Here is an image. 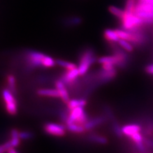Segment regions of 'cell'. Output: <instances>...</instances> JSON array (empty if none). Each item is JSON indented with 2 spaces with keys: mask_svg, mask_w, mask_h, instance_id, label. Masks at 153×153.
<instances>
[{
  "mask_svg": "<svg viewBox=\"0 0 153 153\" xmlns=\"http://www.w3.org/2000/svg\"><path fill=\"white\" fill-rule=\"evenodd\" d=\"M108 10L112 14H113L114 16H116L117 17L121 19L123 17V16L124 15V13H125V12L123 11V10H121V8H117V7H114V6L110 7L108 8Z\"/></svg>",
  "mask_w": 153,
  "mask_h": 153,
  "instance_id": "22",
  "label": "cell"
},
{
  "mask_svg": "<svg viewBox=\"0 0 153 153\" xmlns=\"http://www.w3.org/2000/svg\"><path fill=\"white\" fill-rule=\"evenodd\" d=\"M45 132L52 136L61 137L65 135L66 128L61 124L54 123H47L44 126Z\"/></svg>",
  "mask_w": 153,
  "mask_h": 153,
  "instance_id": "7",
  "label": "cell"
},
{
  "mask_svg": "<svg viewBox=\"0 0 153 153\" xmlns=\"http://www.w3.org/2000/svg\"><path fill=\"white\" fill-rule=\"evenodd\" d=\"M1 94L7 112L12 116L16 115L17 112V103L14 97L15 94L12 93L8 88L3 89Z\"/></svg>",
  "mask_w": 153,
  "mask_h": 153,
  "instance_id": "4",
  "label": "cell"
},
{
  "mask_svg": "<svg viewBox=\"0 0 153 153\" xmlns=\"http://www.w3.org/2000/svg\"><path fill=\"white\" fill-rule=\"evenodd\" d=\"M104 36L107 41L112 42H118L120 40L116 31L111 29H107L104 31Z\"/></svg>",
  "mask_w": 153,
  "mask_h": 153,
  "instance_id": "17",
  "label": "cell"
},
{
  "mask_svg": "<svg viewBox=\"0 0 153 153\" xmlns=\"http://www.w3.org/2000/svg\"><path fill=\"white\" fill-rule=\"evenodd\" d=\"M89 119L88 114L83 107H79L69 111L68 117L65 123L71 122L84 125Z\"/></svg>",
  "mask_w": 153,
  "mask_h": 153,
  "instance_id": "5",
  "label": "cell"
},
{
  "mask_svg": "<svg viewBox=\"0 0 153 153\" xmlns=\"http://www.w3.org/2000/svg\"><path fill=\"white\" fill-rule=\"evenodd\" d=\"M88 139L90 142L100 145H105L108 143V140L106 137L96 133L89 134L88 137Z\"/></svg>",
  "mask_w": 153,
  "mask_h": 153,
  "instance_id": "15",
  "label": "cell"
},
{
  "mask_svg": "<svg viewBox=\"0 0 153 153\" xmlns=\"http://www.w3.org/2000/svg\"><path fill=\"white\" fill-rule=\"evenodd\" d=\"M118 43H119V44L120 45V46H121L124 50H126L128 52H131L133 49V47L132 45L130 44V42L126 40L120 39L119 40Z\"/></svg>",
  "mask_w": 153,
  "mask_h": 153,
  "instance_id": "25",
  "label": "cell"
},
{
  "mask_svg": "<svg viewBox=\"0 0 153 153\" xmlns=\"http://www.w3.org/2000/svg\"><path fill=\"white\" fill-rule=\"evenodd\" d=\"M12 146L9 141L4 143L3 144L0 145V153H4L8 151L10 148H12Z\"/></svg>",
  "mask_w": 153,
  "mask_h": 153,
  "instance_id": "28",
  "label": "cell"
},
{
  "mask_svg": "<svg viewBox=\"0 0 153 153\" xmlns=\"http://www.w3.org/2000/svg\"><path fill=\"white\" fill-rule=\"evenodd\" d=\"M146 71L149 74H153V64L147 66Z\"/></svg>",
  "mask_w": 153,
  "mask_h": 153,
  "instance_id": "29",
  "label": "cell"
},
{
  "mask_svg": "<svg viewBox=\"0 0 153 153\" xmlns=\"http://www.w3.org/2000/svg\"><path fill=\"white\" fill-rule=\"evenodd\" d=\"M107 120V116H99L93 117L91 119H89L88 121L84 124V128L85 131H90L93 130L94 128L101 125Z\"/></svg>",
  "mask_w": 153,
  "mask_h": 153,
  "instance_id": "9",
  "label": "cell"
},
{
  "mask_svg": "<svg viewBox=\"0 0 153 153\" xmlns=\"http://www.w3.org/2000/svg\"><path fill=\"white\" fill-rule=\"evenodd\" d=\"M7 84L8 89L14 94H17V85H16V79L14 75L9 74L7 76Z\"/></svg>",
  "mask_w": 153,
  "mask_h": 153,
  "instance_id": "19",
  "label": "cell"
},
{
  "mask_svg": "<svg viewBox=\"0 0 153 153\" xmlns=\"http://www.w3.org/2000/svg\"><path fill=\"white\" fill-rule=\"evenodd\" d=\"M97 61V57L92 49H85L84 50L79 58L78 70L80 75H84L87 73L90 66Z\"/></svg>",
  "mask_w": 153,
  "mask_h": 153,
  "instance_id": "1",
  "label": "cell"
},
{
  "mask_svg": "<svg viewBox=\"0 0 153 153\" xmlns=\"http://www.w3.org/2000/svg\"><path fill=\"white\" fill-rule=\"evenodd\" d=\"M135 0H127L125 12L132 13L135 12Z\"/></svg>",
  "mask_w": 153,
  "mask_h": 153,
  "instance_id": "26",
  "label": "cell"
},
{
  "mask_svg": "<svg viewBox=\"0 0 153 153\" xmlns=\"http://www.w3.org/2000/svg\"><path fill=\"white\" fill-rule=\"evenodd\" d=\"M46 55L42 52L29 50L26 51L25 56L27 61V66L29 70L38 67H43V61Z\"/></svg>",
  "mask_w": 153,
  "mask_h": 153,
  "instance_id": "2",
  "label": "cell"
},
{
  "mask_svg": "<svg viewBox=\"0 0 153 153\" xmlns=\"http://www.w3.org/2000/svg\"><path fill=\"white\" fill-rule=\"evenodd\" d=\"M135 13L146 22L153 21V5L143 1H140L135 6Z\"/></svg>",
  "mask_w": 153,
  "mask_h": 153,
  "instance_id": "3",
  "label": "cell"
},
{
  "mask_svg": "<svg viewBox=\"0 0 153 153\" xmlns=\"http://www.w3.org/2000/svg\"><path fill=\"white\" fill-rule=\"evenodd\" d=\"M87 104V102L86 100L84 98H81V99H72V100H70V101L66 103L67 105V108L69 111L70 110L75 108L76 107H84L85 106V105Z\"/></svg>",
  "mask_w": 153,
  "mask_h": 153,
  "instance_id": "16",
  "label": "cell"
},
{
  "mask_svg": "<svg viewBox=\"0 0 153 153\" xmlns=\"http://www.w3.org/2000/svg\"><path fill=\"white\" fill-rule=\"evenodd\" d=\"M55 85L56 89L59 91L60 94V98L63 100V102L65 103H67L70 101V96L66 88V84L61 79L56 81Z\"/></svg>",
  "mask_w": 153,
  "mask_h": 153,
  "instance_id": "11",
  "label": "cell"
},
{
  "mask_svg": "<svg viewBox=\"0 0 153 153\" xmlns=\"http://www.w3.org/2000/svg\"><path fill=\"white\" fill-rule=\"evenodd\" d=\"M116 75V70L114 69L111 70H107L105 69H102L100 70L98 74L97 79L100 84H103L107 82L108 81L114 79Z\"/></svg>",
  "mask_w": 153,
  "mask_h": 153,
  "instance_id": "10",
  "label": "cell"
},
{
  "mask_svg": "<svg viewBox=\"0 0 153 153\" xmlns=\"http://www.w3.org/2000/svg\"><path fill=\"white\" fill-rule=\"evenodd\" d=\"M80 75L78 68L66 70V72L62 75L61 80L66 84V85L71 86L75 84L77 77Z\"/></svg>",
  "mask_w": 153,
  "mask_h": 153,
  "instance_id": "8",
  "label": "cell"
},
{
  "mask_svg": "<svg viewBox=\"0 0 153 153\" xmlns=\"http://www.w3.org/2000/svg\"><path fill=\"white\" fill-rule=\"evenodd\" d=\"M121 20L123 27L126 30H133L144 22L141 18L136 15L135 12L129 13L125 12Z\"/></svg>",
  "mask_w": 153,
  "mask_h": 153,
  "instance_id": "6",
  "label": "cell"
},
{
  "mask_svg": "<svg viewBox=\"0 0 153 153\" xmlns=\"http://www.w3.org/2000/svg\"><path fill=\"white\" fill-rule=\"evenodd\" d=\"M19 132L17 129H12L10 131V138L11 139L9 140L10 143L12 147H16L20 144L21 138L19 137Z\"/></svg>",
  "mask_w": 153,
  "mask_h": 153,
  "instance_id": "18",
  "label": "cell"
},
{
  "mask_svg": "<svg viewBox=\"0 0 153 153\" xmlns=\"http://www.w3.org/2000/svg\"><path fill=\"white\" fill-rule=\"evenodd\" d=\"M140 1H143L147 3H149L153 5V0H140Z\"/></svg>",
  "mask_w": 153,
  "mask_h": 153,
  "instance_id": "31",
  "label": "cell"
},
{
  "mask_svg": "<svg viewBox=\"0 0 153 153\" xmlns=\"http://www.w3.org/2000/svg\"><path fill=\"white\" fill-rule=\"evenodd\" d=\"M19 137L21 140H30L33 137V133L29 131H22L19 132Z\"/></svg>",
  "mask_w": 153,
  "mask_h": 153,
  "instance_id": "27",
  "label": "cell"
},
{
  "mask_svg": "<svg viewBox=\"0 0 153 153\" xmlns=\"http://www.w3.org/2000/svg\"><path fill=\"white\" fill-rule=\"evenodd\" d=\"M37 94L42 97H49L53 98H60L59 91L57 89L42 88L37 91Z\"/></svg>",
  "mask_w": 153,
  "mask_h": 153,
  "instance_id": "13",
  "label": "cell"
},
{
  "mask_svg": "<svg viewBox=\"0 0 153 153\" xmlns=\"http://www.w3.org/2000/svg\"><path fill=\"white\" fill-rule=\"evenodd\" d=\"M66 129L71 133H83L85 131L84 125L75 123L68 122L66 123Z\"/></svg>",
  "mask_w": 153,
  "mask_h": 153,
  "instance_id": "14",
  "label": "cell"
},
{
  "mask_svg": "<svg viewBox=\"0 0 153 153\" xmlns=\"http://www.w3.org/2000/svg\"><path fill=\"white\" fill-rule=\"evenodd\" d=\"M112 125V129L113 131L116 134V136L119 137H121L123 135V133L122 131V128L119 126V123L116 121V119L111 121Z\"/></svg>",
  "mask_w": 153,
  "mask_h": 153,
  "instance_id": "24",
  "label": "cell"
},
{
  "mask_svg": "<svg viewBox=\"0 0 153 153\" xmlns=\"http://www.w3.org/2000/svg\"><path fill=\"white\" fill-rule=\"evenodd\" d=\"M56 63L57 65H58L60 67H62V68L66 69V70H71V69H74L75 68H76V65L74 63H70V62L66 61L65 60L56 59Z\"/></svg>",
  "mask_w": 153,
  "mask_h": 153,
  "instance_id": "21",
  "label": "cell"
},
{
  "mask_svg": "<svg viewBox=\"0 0 153 153\" xmlns=\"http://www.w3.org/2000/svg\"><path fill=\"white\" fill-rule=\"evenodd\" d=\"M82 22V19L79 16H73L66 18L64 20V24L66 26H76L81 25Z\"/></svg>",
  "mask_w": 153,
  "mask_h": 153,
  "instance_id": "20",
  "label": "cell"
},
{
  "mask_svg": "<svg viewBox=\"0 0 153 153\" xmlns=\"http://www.w3.org/2000/svg\"><path fill=\"white\" fill-rule=\"evenodd\" d=\"M8 153H19L16 149H14V147H12L8 151Z\"/></svg>",
  "mask_w": 153,
  "mask_h": 153,
  "instance_id": "30",
  "label": "cell"
},
{
  "mask_svg": "<svg viewBox=\"0 0 153 153\" xmlns=\"http://www.w3.org/2000/svg\"><path fill=\"white\" fill-rule=\"evenodd\" d=\"M56 65V61L52 57L46 55L43 61V67L44 68H51Z\"/></svg>",
  "mask_w": 153,
  "mask_h": 153,
  "instance_id": "23",
  "label": "cell"
},
{
  "mask_svg": "<svg viewBox=\"0 0 153 153\" xmlns=\"http://www.w3.org/2000/svg\"><path fill=\"white\" fill-rule=\"evenodd\" d=\"M122 131L123 135L127 137H130L134 133L140 132L142 131V128L138 124H128L122 127Z\"/></svg>",
  "mask_w": 153,
  "mask_h": 153,
  "instance_id": "12",
  "label": "cell"
}]
</instances>
